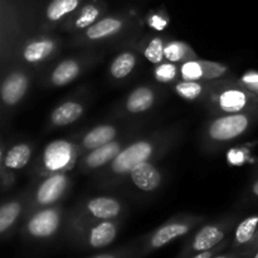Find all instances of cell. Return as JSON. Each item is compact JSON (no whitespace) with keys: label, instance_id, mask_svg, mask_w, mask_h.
<instances>
[{"label":"cell","instance_id":"1","mask_svg":"<svg viewBox=\"0 0 258 258\" xmlns=\"http://www.w3.org/2000/svg\"><path fill=\"white\" fill-rule=\"evenodd\" d=\"M153 154V146L146 141H139L120 151L118 155L113 159L112 169L115 173L123 174L131 173L133 169L139 164L144 163Z\"/></svg>","mask_w":258,"mask_h":258},{"label":"cell","instance_id":"2","mask_svg":"<svg viewBox=\"0 0 258 258\" xmlns=\"http://www.w3.org/2000/svg\"><path fill=\"white\" fill-rule=\"evenodd\" d=\"M248 118L244 115H231L217 118L209 128V135L214 140H231L242 135L248 127Z\"/></svg>","mask_w":258,"mask_h":258},{"label":"cell","instance_id":"3","mask_svg":"<svg viewBox=\"0 0 258 258\" xmlns=\"http://www.w3.org/2000/svg\"><path fill=\"white\" fill-rule=\"evenodd\" d=\"M58 226H59V216L57 212L47 209L39 212L30 219L28 229L34 237H49L57 231Z\"/></svg>","mask_w":258,"mask_h":258},{"label":"cell","instance_id":"4","mask_svg":"<svg viewBox=\"0 0 258 258\" xmlns=\"http://www.w3.org/2000/svg\"><path fill=\"white\" fill-rule=\"evenodd\" d=\"M131 179H133L134 184L144 191L154 190L158 188L161 181V176L158 169L146 161L139 164L133 169Z\"/></svg>","mask_w":258,"mask_h":258},{"label":"cell","instance_id":"5","mask_svg":"<svg viewBox=\"0 0 258 258\" xmlns=\"http://www.w3.org/2000/svg\"><path fill=\"white\" fill-rule=\"evenodd\" d=\"M72 158V146L66 141H54L44 151V164L52 170H58L70 164Z\"/></svg>","mask_w":258,"mask_h":258},{"label":"cell","instance_id":"6","mask_svg":"<svg viewBox=\"0 0 258 258\" xmlns=\"http://www.w3.org/2000/svg\"><path fill=\"white\" fill-rule=\"evenodd\" d=\"M28 88V80L24 75L14 73L3 83L2 97L7 105H15L24 96Z\"/></svg>","mask_w":258,"mask_h":258},{"label":"cell","instance_id":"7","mask_svg":"<svg viewBox=\"0 0 258 258\" xmlns=\"http://www.w3.org/2000/svg\"><path fill=\"white\" fill-rule=\"evenodd\" d=\"M67 185V179L63 175H53L48 178L39 186L37 199L40 204H50L57 201L64 191Z\"/></svg>","mask_w":258,"mask_h":258},{"label":"cell","instance_id":"8","mask_svg":"<svg viewBox=\"0 0 258 258\" xmlns=\"http://www.w3.org/2000/svg\"><path fill=\"white\" fill-rule=\"evenodd\" d=\"M88 209L96 218L111 219L118 216L121 207L112 198H95L88 203Z\"/></svg>","mask_w":258,"mask_h":258},{"label":"cell","instance_id":"9","mask_svg":"<svg viewBox=\"0 0 258 258\" xmlns=\"http://www.w3.org/2000/svg\"><path fill=\"white\" fill-rule=\"evenodd\" d=\"M223 237L224 234L221 229L213 226H207L202 228L196 236L193 248L199 252L208 251V249L213 248L216 244H218L223 239Z\"/></svg>","mask_w":258,"mask_h":258},{"label":"cell","instance_id":"10","mask_svg":"<svg viewBox=\"0 0 258 258\" xmlns=\"http://www.w3.org/2000/svg\"><path fill=\"white\" fill-rule=\"evenodd\" d=\"M118 153H120V145L111 141L106 145L93 149V151H91V154L86 159V164L91 168H98L110 160H113L118 155Z\"/></svg>","mask_w":258,"mask_h":258},{"label":"cell","instance_id":"11","mask_svg":"<svg viewBox=\"0 0 258 258\" xmlns=\"http://www.w3.org/2000/svg\"><path fill=\"white\" fill-rule=\"evenodd\" d=\"M188 231L189 227L185 226V224H168V226L160 228L155 234H154V237L151 238V247L159 248V247L165 246L166 243H169V242L173 241V239L178 238V237L180 236H184Z\"/></svg>","mask_w":258,"mask_h":258},{"label":"cell","instance_id":"12","mask_svg":"<svg viewBox=\"0 0 258 258\" xmlns=\"http://www.w3.org/2000/svg\"><path fill=\"white\" fill-rule=\"evenodd\" d=\"M82 106L76 102H66L55 108L52 113V122L57 126L72 123L82 115Z\"/></svg>","mask_w":258,"mask_h":258},{"label":"cell","instance_id":"13","mask_svg":"<svg viewBox=\"0 0 258 258\" xmlns=\"http://www.w3.org/2000/svg\"><path fill=\"white\" fill-rule=\"evenodd\" d=\"M116 227L111 222H102L91 231L90 244L95 248L106 247L115 239Z\"/></svg>","mask_w":258,"mask_h":258},{"label":"cell","instance_id":"14","mask_svg":"<svg viewBox=\"0 0 258 258\" xmlns=\"http://www.w3.org/2000/svg\"><path fill=\"white\" fill-rule=\"evenodd\" d=\"M116 131L112 126H98L91 130L83 139V145L87 149H97L111 143L115 138Z\"/></svg>","mask_w":258,"mask_h":258},{"label":"cell","instance_id":"15","mask_svg":"<svg viewBox=\"0 0 258 258\" xmlns=\"http://www.w3.org/2000/svg\"><path fill=\"white\" fill-rule=\"evenodd\" d=\"M154 102V93L153 91L149 90L148 87H140L138 90L134 91L128 97L127 110L130 112H143L148 108L151 107Z\"/></svg>","mask_w":258,"mask_h":258},{"label":"cell","instance_id":"16","mask_svg":"<svg viewBox=\"0 0 258 258\" xmlns=\"http://www.w3.org/2000/svg\"><path fill=\"white\" fill-rule=\"evenodd\" d=\"M122 27V22L115 18H105V19L100 20L96 24L91 25L87 29V37L90 39H101V38L108 37L118 30Z\"/></svg>","mask_w":258,"mask_h":258},{"label":"cell","instance_id":"17","mask_svg":"<svg viewBox=\"0 0 258 258\" xmlns=\"http://www.w3.org/2000/svg\"><path fill=\"white\" fill-rule=\"evenodd\" d=\"M80 72V67L75 60H64L57 66L52 75V82L55 86H64L72 82Z\"/></svg>","mask_w":258,"mask_h":258},{"label":"cell","instance_id":"18","mask_svg":"<svg viewBox=\"0 0 258 258\" xmlns=\"http://www.w3.org/2000/svg\"><path fill=\"white\" fill-rule=\"evenodd\" d=\"M219 103L227 112H237L246 106L247 97L242 91L228 90L222 93L219 97Z\"/></svg>","mask_w":258,"mask_h":258},{"label":"cell","instance_id":"19","mask_svg":"<svg viewBox=\"0 0 258 258\" xmlns=\"http://www.w3.org/2000/svg\"><path fill=\"white\" fill-rule=\"evenodd\" d=\"M30 159V148L24 144L10 149L5 158V165L9 169H22Z\"/></svg>","mask_w":258,"mask_h":258},{"label":"cell","instance_id":"20","mask_svg":"<svg viewBox=\"0 0 258 258\" xmlns=\"http://www.w3.org/2000/svg\"><path fill=\"white\" fill-rule=\"evenodd\" d=\"M53 50V42L48 39L30 43L24 49V58L28 62H38L44 59Z\"/></svg>","mask_w":258,"mask_h":258},{"label":"cell","instance_id":"21","mask_svg":"<svg viewBox=\"0 0 258 258\" xmlns=\"http://www.w3.org/2000/svg\"><path fill=\"white\" fill-rule=\"evenodd\" d=\"M80 4V0H53L47 8V17L49 20H59L70 14Z\"/></svg>","mask_w":258,"mask_h":258},{"label":"cell","instance_id":"22","mask_svg":"<svg viewBox=\"0 0 258 258\" xmlns=\"http://www.w3.org/2000/svg\"><path fill=\"white\" fill-rule=\"evenodd\" d=\"M136 58L133 53H122L111 64V75L115 78H123L130 75L135 67Z\"/></svg>","mask_w":258,"mask_h":258},{"label":"cell","instance_id":"23","mask_svg":"<svg viewBox=\"0 0 258 258\" xmlns=\"http://www.w3.org/2000/svg\"><path fill=\"white\" fill-rule=\"evenodd\" d=\"M258 227V216L248 217L243 222L239 223L236 231V239L238 243H247L252 239V237L256 233Z\"/></svg>","mask_w":258,"mask_h":258},{"label":"cell","instance_id":"24","mask_svg":"<svg viewBox=\"0 0 258 258\" xmlns=\"http://www.w3.org/2000/svg\"><path fill=\"white\" fill-rule=\"evenodd\" d=\"M20 213V206L17 202H12L0 209V232H5L18 218Z\"/></svg>","mask_w":258,"mask_h":258},{"label":"cell","instance_id":"25","mask_svg":"<svg viewBox=\"0 0 258 258\" xmlns=\"http://www.w3.org/2000/svg\"><path fill=\"white\" fill-rule=\"evenodd\" d=\"M100 15V10L95 5H86L80 13V17L76 20V27L77 28H90L95 23Z\"/></svg>","mask_w":258,"mask_h":258},{"label":"cell","instance_id":"26","mask_svg":"<svg viewBox=\"0 0 258 258\" xmlns=\"http://www.w3.org/2000/svg\"><path fill=\"white\" fill-rule=\"evenodd\" d=\"M189 53V47L181 42H171L165 47L164 54H165L166 59L171 60V62H176V60L184 59L186 54Z\"/></svg>","mask_w":258,"mask_h":258},{"label":"cell","instance_id":"27","mask_svg":"<svg viewBox=\"0 0 258 258\" xmlns=\"http://www.w3.org/2000/svg\"><path fill=\"white\" fill-rule=\"evenodd\" d=\"M164 50H165V47H164L163 40L160 38H154L145 49V57L151 63H160L163 57L165 55Z\"/></svg>","mask_w":258,"mask_h":258},{"label":"cell","instance_id":"28","mask_svg":"<svg viewBox=\"0 0 258 258\" xmlns=\"http://www.w3.org/2000/svg\"><path fill=\"white\" fill-rule=\"evenodd\" d=\"M199 63L203 68V78H207V80H214L227 72V67L221 63L209 62V60H199Z\"/></svg>","mask_w":258,"mask_h":258},{"label":"cell","instance_id":"29","mask_svg":"<svg viewBox=\"0 0 258 258\" xmlns=\"http://www.w3.org/2000/svg\"><path fill=\"white\" fill-rule=\"evenodd\" d=\"M176 92L186 100H194L202 92V86L194 81H185L176 86Z\"/></svg>","mask_w":258,"mask_h":258},{"label":"cell","instance_id":"30","mask_svg":"<svg viewBox=\"0 0 258 258\" xmlns=\"http://www.w3.org/2000/svg\"><path fill=\"white\" fill-rule=\"evenodd\" d=\"M181 75L186 81H197L203 77V68L199 60H189L181 67Z\"/></svg>","mask_w":258,"mask_h":258},{"label":"cell","instance_id":"31","mask_svg":"<svg viewBox=\"0 0 258 258\" xmlns=\"http://www.w3.org/2000/svg\"><path fill=\"white\" fill-rule=\"evenodd\" d=\"M176 68L173 64H161L156 68L155 76L156 80L160 82H169L175 78Z\"/></svg>","mask_w":258,"mask_h":258},{"label":"cell","instance_id":"32","mask_svg":"<svg viewBox=\"0 0 258 258\" xmlns=\"http://www.w3.org/2000/svg\"><path fill=\"white\" fill-rule=\"evenodd\" d=\"M242 82L247 86L251 91L258 93V72L249 71L242 77Z\"/></svg>","mask_w":258,"mask_h":258},{"label":"cell","instance_id":"33","mask_svg":"<svg viewBox=\"0 0 258 258\" xmlns=\"http://www.w3.org/2000/svg\"><path fill=\"white\" fill-rule=\"evenodd\" d=\"M244 155L241 150H237V149H232L228 153V161L234 165H239V164L243 163Z\"/></svg>","mask_w":258,"mask_h":258},{"label":"cell","instance_id":"34","mask_svg":"<svg viewBox=\"0 0 258 258\" xmlns=\"http://www.w3.org/2000/svg\"><path fill=\"white\" fill-rule=\"evenodd\" d=\"M166 24H168L166 20L159 17V15H154V17L150 18V25L153 28H155L156 30H163L166 27Z\"/></svg>","mask_w":258,"mask_h":258},{"label":"cell","instance_id":"35","mask_svg":"<svg viewBox=\"0 0 258 258\" xmlns=\"http://www.w3.org/2000/svg\"><path fill=\"white\" fill-rule=\"evenodd\" d=\"M212 257V253L209 251H204L202 252L201 254H198V256L193 257V258H211Z\"/></svg>","mask_w":258,"mask_h":258},{"label":"cell","instance_id":"36","mask_svg":"<svg viewBox=\"0 0 258 258\" xmlns=\"http://www.w3.org/2000/svg\"><path fill=\"white\" fill-rule=\"evenodd\" d=\"M253 193H254V196L258 197V180L256 181V184L253 185Z\"/></svg>","mask_w":258,"mask_h":258},{"label":"cell","instance_id":"37","mask_svg":"<svg viewBox=\"0 0 258 258\" xmlns=\"http://www.w3.org/2000/svg\"><path fill=\"white\" fill-rule=\"evenodd\" d=\"M93 258H115L113 256H110V254H102V256H97Z\"/></svg>","mask_w":258,"mask_h":258},{"label":"cell","instance_id":"38","mask_svg":"<svg viewBox=\"0 0 258 258\" xmlns=\"http://www.w3.org/2000/svg\"><path fill=\"white\" fill-rule=\"evenodd\" d=\"M216 258H227V257H216Z\"/></svg>","mask_w":258,"mask_h":258},{"label":"cell","instance_id":"39","mask_svg":"<svg viewBox=\"0 0 258 258\" xmlns=\"http://www.w3.org/2000/svg\"><path fill=\"white\" fill-rule=\"evenodd\" d=\"M254 258H258V253L256 254V256H254Z\"/></svg>","mask_w":258,"mask_h":258}]
</instances>
